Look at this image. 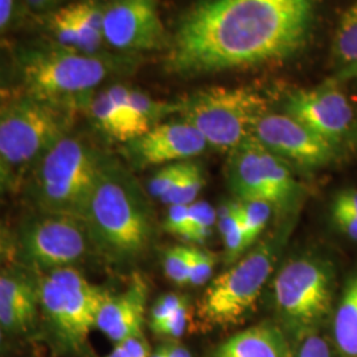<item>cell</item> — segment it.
<instances>
[{
    "mask_svg": "<svg viewBox=\"0 0 357 357\" xmlns=\"http://www.w3.org/2000/svg\"><path fill=\"white\" fill-rule=\"evenodd\" d=\"M11 257H15V237L0 221V268Z\"/></svg>",
    "mask_w": 357,
    "mask_h": 357,
    "instance_id": "cell-38",
    "label": "cell"
},
{
    "mask_svg": "<svg viewBox=\"0 0 357 357\" xmlns=\"http://www.w3.org/2000/svg\"><path fill=\"white\" fill-rule=\"evenodd\" d=\"M333 291V268L319 255H295L282 265L271 286L274 323L295 348L320 333L332 314Z\"/></svg>",
    "mask_w": 357,
    "mask_h": 357,
    "instance_id": "cell-4",
    "label": "cell"
},
{
    "mask_svg": "<svg viewBox=\"0 0 357 357\" xmlns=\"http://www.w3.org/2000/svg\"><path fill=\"white\" fill-rule=\"evenodd\" d=\"M331 209L340 211L357 221V190L347 188L339 192L332 200Z\"/></svg>",
    "mask_w": 357,
    "mask_h": 357,
    "instance_id": "cell-36",
    "label": "cell"
},
{
    "mask_svg": "<svg viewBox=\"0 0 357 357\" xmlns=\"http://www.w3.org/2000/svg\"><path fill=\"white\" fill-rule=\"evenodd\" d=\"M286 238L287 227L255 243L249 253L209 283L197 305L202 327L227 330L250 317Z\"/></svg>",
    "mask_w": 357,
    "mask_h": 357,
    "instance_id": "cell-7",
    "label": "cell"
},
{
    "mask_svg": "<svg viewBox=\"0 0 357 357\" xmlns=\"http://www.w3.org/2000/svg\"><path fill=\"white\" fill-rule=\"evenodd\" d=\"M47 24L51 31L52 36L54 38L56 45L82 52V41H81L79 31L66 6L53 11L48 16Z\"/></svg>",
    "mask_w": 357,
    "mask_h": 357,
    "instance_id": "cell-25",
    "label": "cell"
},
{
    "mask_svg": "<svg viewBox=\"0 0 357 357\" xmlns=\"http://www.w3.org/2000/svg\"><path fill=\"white\" fill-rule=\"evenodd\" d=\"M204 137L188 122H167L126 143L130 160L138 167L187 162L205 151Z\"/></svg>",
    "mask_w": 357,
    "mask_h": 357,
    "instance_id": "cell-14",
    "label": "cell"
},
{
    "mask_svg": "<svg viewBox=\"0 0 357 357\" xmlns=\"http://www.w3.org/2000/svg\"><path fill=\"white\" fill-rule=\"evenodd\" d=\"M94 252L115 265H132L151 248L153 212L139 184L106 160L81 218Z\"/></svg>",
    "mask_w": 357,
    "mask_h": 357,
    "instance_id": "cell-2",
    "label": "cell"
},
{
    "mask_svg": "<svg viewBox=\"0 0 357 357\" xmlns=\"http://www.w3.org/2000/svg\"><path fill=\"white\" fill-rule=\"evenodd\" d=\"M103 40L126 53L160 51L169 47L166 26L151 0H119L105 4Z\"/></svg>",
    "mask_w": 357,
    "mask_h": 357,
    "instance_id": "cell-12",
    "label": "cell"
},
{
    "mask_svg": "<svg viewBox=\"0 0 357 357\" xmlns=\"http://www.w3.org/2000/svg\"><path fill=\"white\" fill-rule=\"evenodd\" d=\"M13 184H15L13 168L8 166L0 158V196H3L6 192L10 191L13 188Z\"/></svg>",
    "mask_w": 357,
    "mask_h": 357,
    "instance_id": "cell-40",
    "label": "cell"
},
{
    "mask_svg": "<svg viewBox=\"0 0 357 357\" xmlns=\"http://www.w3.org/2000/svg\"><path fill=\"white\" fill-rule=\"evenodd\" d=\"M190 225V205H169L165 220V229L175 236L187 238Z\"/></svg>",
    "mask_w": 357,
    "mask_h": 357,
    "instance_id": "cell-34",
    "label": "cell"
},
{
    "mask_svg": "<svg viewBox=\"0 0 357 357\" xmlns=\"http://www.w3.org/2000/svg\"><path fill=\"white\" fill-rule=\"evenodd\" d=\"M188 162L172 163L160 168L149 181V193L153 199H163L184 174Z\"/></svg>",
    "mask_w": 357,
    "mask_h": 357,
    "instance_id": "cell-30",
    "label": "cell"
},
{
    "mask_svg": "<svg viewBox=\"0 0 357 357\" xmlns=\"http://www.w3.org/2000/svg\"><path fill=\"white\" fill-rule=\"evenodd\" d=\"M241 221V211L240 202L236 200H225L221 203L216 211L217 229L221 237L225 238L230 231L237 228Z\"/></svg>",
    "mask_w": 357,
    "mask_h": 357,
    "instance_id": "cell-33",
    "label": "cell"
},
{
    "mask_svg": "<svg viewBox=\"0 0 357 357\" xmlns=\"http://www.w3.org/2000/svg\"><path fill=\"white\" fill-rule=\"evenodd\" d=\"M163 348L166 351L167 357H192L190 351L185 347H183V345L178 344V343H175V342L166 343V344L163 345Z\"/></svg>",
    "mask_w": 357,
    "mask_h": 357,
    "instance_id": "cell-41",
    "label": "cell"
},
{
    "mask_svg": "<svg viewBox=\"0 0 357 357\" xmlns=\"http://www.w3.org/2000/svg\"><path fill=\"white\" fill-rule=\"evenodd\" d=\"M151 357H167L166 351H165L163 345H162V347H159L155 352H153V354H151Z\"/></svg>",
    "mask_w": 357,
    "mask_h": 357,
    "instance_id": "cell-44",
    "label": "cell"
},
{
    "mask_svg": "<svg viewBox=\"0 0 357 357\" xmlns=\"http://www.w3.org/2000/svg\"><path fill=\"white\" fill-rule=\"evenodd\" d=\"M119 69L114 57L60 45L38 47L19 60L24 96L68 113L86 112L96 88Z\"/></svg>",
    "mask_w": 357,
    "mask_h": 357,
    "instance_id": "cell-3",
    "label": "cell"
},
{
    "mask_svg": "<svg viewBox=\"0 0 357 357\" xmlns=\"http://www.w3.org/2000/svg\"><path fill=\"white\" fill-rule=\"evenodd\" d=\"M106 158L68 134L35 163L31 199L38 212L82 218Z\"/></svg>",
    "mask_w": 357,
    "mask_h": 357,
    "instance_id": "cell-6",
    "label": "cell"
},
{
    "mask_svg": "<svg viewBox=\"0 0 357 357\" xmlns=\"http://www.w3.org/2000/svg\"><path fill=\"white\" fill-rule=\"evenodd\" d=\"M184 303H187V299L181 295H178V294H166V295L160 296L155 302V305L150 311V327H151V330L155 328L156 326L162 324L163 321H166Z\"/></svg>",
    "mask_w": 357,
    "mask_h": 357,
    "instance_id": "cell-32",
    "label": "cell"
},
{
    "mask_svg": "<svg viewBox=\"0 0 357 357\" xmlns=\"http://www.w3.org/2000/svg\"><path fill=\"white\" fill-rule=\"evenodd\" d=\"M19 4L13 0H0V31L10 26L16 16Z\"/></svg>",
    "mask_w": 357,
    "mask_h": 357,
    "instance_id": "cell-39",
    "label": "cell"
},
{
    "mask_svg": "<svg viewBox=\"0 0 357 357\" xmlns=\"http://www.w3.org/2000/svg\"><path fill=\"white\" fill-rule=\"evenodd\" d=\"M81 35L84 53H100L103 40L105 6L97 1H76L66 6Z\"/></svg>",
    "mask_w": 357,
    "mask_h": 357,
    "instance_id": "cell-22",
    "label": "cell"
},
{
    "mask_svg": "<svg viewBox=\"0 0 357 357\" xmlns=\"http://www.w3.org/2000/svg\"><path fill=\"white\" fill-rule=\"evenodd\" d=\"M86 113L89 114L94 126L105 135L125 143L132 141L126 119L107 90H102L93 96Z\"/></svg>",
    "mask_w": 357,
    "mask_h": 357,
    "instance_id": "cell-21",
    "label": "cell"
},
{
    "mask_svg": "<svg viewBox=\"0 0 357 357\" xmlns=\"http://www.w3.org/2000/svg\"><path fill=\"white\" fill-rule=\"evenodd\" d=\"M294 357H335V351L324 336L315 333L296 347Z\"/></svg>",
    "mask_w": 357,
    "mask_h": 357,
    "instance_id": "cell-35",
    "label": "cell"
},
{
    "mask_svg": "<svg viewBox=\"0 0 357 357\" xmlns=\"http://www.w3.org/2000/svg\"><path fill=\"white\" fill-rule=\"evenodd\" d=\"M167 278L178 286L190 284V246H172L163 258Z\"/></svg>",
    "mask_w": 357,
    "mask_h": 357,
    "instance_id": "cell-28",
    "label": "cell"
},
{
    "mask_svg": "<svg viewBox=\"0 0 357 357\" xmlns=\"http://www.w3.org/2000/svg\"><path fill=\"white\" fill-rule=\"evenodd\" d=\"M149 284L141 274H134L122 293L106 298L98 318L97 328L113 343L119 344L131 337L143 336Z\"/></svg>",
    "mask_w": 357,
    "mask_h": 357,
    "instance_id": "cell-16",
    "label": "cell"
},
{
    "mask_svg": "<svg viewBox=\"0 0 357 357\" xmlns=\"http://www.w3.org/2000/svg\"><path fill=\"white\" fill-rule=\"evenodd\" d=\"M284 110L337 150L349 137L355 122L354 109L336 81H327L312 89L295 90L287 97Z\"/></svg>",
    "mask_w": 357,
    "mask_h": 357,
    "instance_id": "cell-11",
    "label": "cell"
},
{
    "mask_svg": "<svg viewBox=\"0 0 357 357\" xmlns=\"http://www.w3.org/2000/svg\"><path fill=\"white\" fill-rule=\"evenodd\" d=\"M261 149L262 144L252 137L229 151L227 180L237 200H265L268 203Z\"/></svg>",
    "mask_w": 357,
    "mask_h": 357,
    "instance_id": "cell-18",
    "label": "cell"
},
{
    "mask_svg": "<svg viewBox=\"0 0 357 357\" xmlns=\"http://www.w3.org/2000/svg\"><path fill=\"white\" fill-rule=\"evenodd\" d=\"M1 91H3V89H1V78H0V96H1Z\"/></svg>",
    "mask_w": 357,
    "mask_h": 357,
    "instance_id": "cell-45",
    "label": "cell"
},
{
    "mask_svg": "<svg viewBox=\"0 0 357 357\" xmlns=\"http://www.w3.org/2000/svg\"><path fill=\"white\" fill-rule=\"evenodd\" d=\"M332 56L345 75L357 73V1L340 15L332 43Z\"/></svg>",
    "mask_w": 357,
    "mask_h": 357,
    "instance_id": "cell-20",
    "label": "cell"
},
{
    "mask_svg": "<svg viewBox=\"0 0 357 357\" xmlns=\"http://www.w3.org/2000/svg\"><path fill=\"white\" fill-rule=\"evenodd\" d=\"M7 336H8V335L0 328V356L3 355V352H4V349H6V345H7Z\"/></svg>",
    "mask_w": 357,
    "mask_h": 357,
    "instance_id": "cell-43",
    "label": "cell"
},
{
    "mask_svg": "<svg viewBox=\"0 0 357 357\" xmlns=\"http://www.w3.org/2000/svg\"><path fill=\"white\" fill-rule=\"evenodd\" d=\"M40 319L52 347L63 355H82L109 293L77 268L38 274Z\"/></svg>",
    "mask_w": 357,
    "mask_h": 357,
    "instance_id": "cell-5",
    "label": "cell"
},
{
    "mask_svg": "<svg viewBox=\"0 0 357 357\" xmlns=\"http://www.w3.org/2000/svg\"><path fill=\"white\" fill-rule=\"evenodd\" d=\"M241 220L248 236L249 248H252L268 227L273 213V205L265 200H238Z\"/></svg>",
    "mask_w": 357,
    "mask_h": 357,
    "instance_id": "cell-24",
    "label": "cell"
},
{
    "mask_svg": "<svg viewBox=\"0 0 357 357\" xmlns=\"http://www.w3.org/2000/svg\"><path fill=\"white\" fill-rule=\"evenodd\" d=\"M94 250L84 221L78 217L38 212L15 236V257L35 274L76 268Z\"/></svg>",
    "mask_w": 357,
    "mask_h": 357,
    "instance_id": "cell-9",
    "label": "cell"
},
{
    "mask_svg": "<svg viewBox=\"0 0 357 357\" xmlns=\"http://www.w3.org/2000/svg\"><path fill=\"white\" fill-rule=\"evenodd\" d=\"M106 357H128V355H126L125 349L122 348V345L115 344L114 348L112 349V352Z\"/></svg>",
    "mask_w": 357,
    "mask_h": 357,
    "instance_id": "cell-42",
    "label": "cell"
},
{
    "mask_svg": "<svg viewBox=\"0 0 357 357\" xmlns=\"http://www.w3.org/2000/svg\"><path fill=\"white\" fill-rule=\"evenodd\" d=\"M190 319H191V312L187 302L180 307L178 311H175L166 321L153 328V333L162 337H167L169 340H175L180 336H183L184 332L187 331L190 326Z\"/></svg>",
    "mask_w": 357,
    "mask_h": 357,
    "instance_id": "cell-31",
    "label": "cell"
},
{
    "mask_svg": "<svg viewBox=\"0 0 357 357\" xmlns=\"http://www.w3.org/2000/svg\"><path fill=\"white\" fill-rule=\"evenodd\" d=\"M204 174L202 167L196 163H187V168L172 190L162 199L165 204L191 205L196 202L200 191L204 187Z\"/></svg>",
    "mask_w": 357,
    "mask_h": 357,
    "instance_id": "cell-23",
    "label": "cell"
},
{
    "mask_svg": "<svg viewBox=\"0 0 357 357\" xmlns=\"http://www.w3.org/2000/svg\"><path fill=\"white\" fill-rule=\"evenodd\" d=\"M184 121L208 143L229 153L253 137L259 119L268 114V100L250 88L213 86L200 90L180 103Z\"/></svg>",
    "mask_w": 357,
    "mask_h": 357,
    "instance_id": "cell-8",
    "label": "cell"
},
{
    "mask_svg": "<svg viewBox=\"0 0 357 357\" xmlns=\"http://www.w3.org/2000/svg\"><path fill=\"white\" fill-rule=\"evenodd\" d=\"M308 0H211L180 17L166 70L196 76L278 63L301 51L315 23Z\"/></svg>",
    "mask_w": 357,
    "mask_h": 357,
    "instance_id": "cell-1",
    "label": "cell"
},
{
    "mask_svg": "<svg viewBox=\"0 0 357 357\" xmlns=\"http://www.w3.org/2000/svg\"><path fill=\"white\" fill-rule=\"evenodd\" d=\"M128 100L131 106L135 109V112L141 115L143 119H146L151 128L159 125V122L166 118L167 115L172 114L175 112H180L181 105L180 103H168L163 101H158L149 94L143 93L142 90L128 89Z\"/></svg>",
    "mask_w": 357,
    "mask_h": 357,
    "instance_id": "cell-26",
    "label": "cell"
},
{
    "mask_svg": "<svg viewBox=\"0 0 357 357\" xmlns=\"http://www.w3.org/2000/svg\"><path fill=\"white\" fill-rule=\"evenodd\" d=\"M216 255L196 246H190V284L203 286L211 280Z\"/></svg>",
    "mask_w": 357,
    "mask_h": 357,
    "instance_id": "cell-29",
    "label": "cell"
},
{
    "mask_svg": "<svg viewBox=\"0 0 357 357\" xmlns=\"http://www.w3.org/2000/svg\"><path fill=\"white\" fill-rule=\"evenodd\" d=\"M295 347L274 321H262L237 332L209 357H294Z\"/></svg>",
    "mask_w": 357,
    "mask_h": 357,
    "instance_id": "cell-17",
    "label": "cell"
},
{
    "mask_svg": "<svg viewBox=\"0 0 357 357\" xmlns=\"http://www.w3.org/2000/svg\"><path fill=\"white\" fill-rule=\"evenodd\" d=\"M216 224V211L206 202H195L190 205V225L185 241L203 245L212 234Z\"/></svg>",
    "mask_w": 357,
    "mask_h": 357,
    "instance_id": "cell-27",
    "label": "cell"
},
{
    "mask_svg": "<svg viewBox=\"0 0 357 357\" xmlns=\"http://www.w3.org/2000/svg\"><path fill=\"white\" fill-rule=\"evenodd\" d=\"M40 319L38 274L19 268L0 273V328L7 335L28 336Z\"/></svg>",
    "mask_w": 357,
    "mask_h": 357,
    "instance_id": "cell-15",
    "label": "cell"
},
{
    "mask_svg": "<svg viewBox=\"0 0 357 357\" xmlns=\"http://www.w3.org/2000/svg\"><path fill=\"white\" fill-rule=\"evenodd\" d=\"M72 114L23 96L0 106V158L13 169L35 165L69 134Z\"/></svg>",
    "mask_w": 357,
    "mask_h": 357,
    "instance_id": "cell-10",
    "label": "cell"
},
{
    "mask_svg": "<svg viewBox=\"0 0 357 357\" xmlns=\"http://www.w3.org/2000/svg\"><path fill=\"white\" fill-rule=\"evenodd\" d=\"M253 137L284 162L307 169L331 165L339 153L337 149L287 114L264 115L255 126Z\"/></svg>",
    "mask_w": 357,
    "mask_h": 357,
    "instance_id": "cell-13",
    "label": "cell"
},
{
    "mask_svg": "<svg viewBox=\"0 0 357 357\" xmlns=\"http://www.w3.org/2000/svg\"><path fill=\"white\" fill-rule=\"evenodd\" d=\"M333 345L339 357H357V274L333 311Z\"/></svg>",
    "mask_w": 357,
    "mask_h": 357,
    "instance_id": "cell-19",
    "label": "cell"
},
{
    "mask_svg": "<svg viewBox=\"0 0 357 357\" xmlns=\"http://www.w3.org/2000/svg\"><path fill=\"white\" fill-rule=\"evenodd\" d=\"M119 344L122 345L128 357H151V352L144 336L131 337Z\"/></svg>",
    "mask_w": 357,
    "mask_h": 357,
    "instance_id": "cell-37",
    "label": "cell"
}]
</instances>
